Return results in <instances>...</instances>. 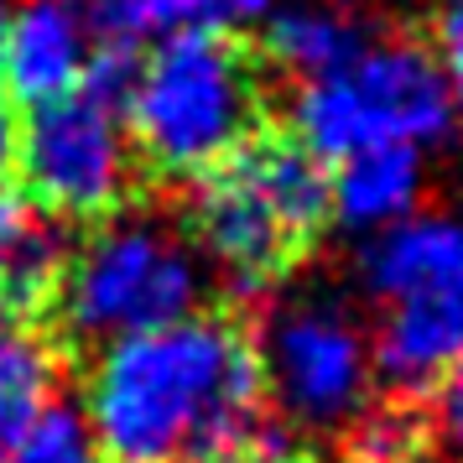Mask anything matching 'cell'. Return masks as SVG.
<instances>
[{"label":"cell","instance_id":"obj_1","mask_svg":"<svg viewBox=\"0 0 463 463\" xmlns=\"http://www.w3.org/2000/svg\"><path fill=\"white\" fill-rule=\"evenodd\" d=\"M84 421L99 463H255L281 453L255 338L224 313L105 344Z\"/></svg>","mask_w":463,"mask_h":463},{"label":"cell","instance_id":"obj_2","mask_svg":"<svg viewBox=\"0 0 463 463\" xmlns=\"http://www.w3.org/2000/svg\"><path fill=\"white\" fill-rule=\"evenodd\" d=\"M328 213L323 162L297 141L250 136L230 162L198 177L193 250L240 297H260L313 250Z\"/></svg>","mask_w":463,"mask_h":463},{"label":"cell","instance_id":"obj_3","mask_svg":"<svg viewBox=\"0 0 463 463\" xmlns=\"http://www.w3.org/2000/svg\"><path fill=\"white\" fill-rule=\"evenodd\" d=\"M260 73L224 32H188L136 58L126 94L130 146L156 177H203L255 136Z\"/></svg>","mask_w":463,"mask_h":463},{"label":"cell","instance_id":"obj_4","mask_svg":"<svg viewBox=\"0 0 463 463\" xmlns=\"http://www.w3.org/2000/svg\"><path fill=\"white\" fill-rule=\"evenodd\" d=\"M359 281L375 297V375L406 396L463 359V213H411L370 234Z\"/></svg>","mask_w":463,"mask_h":463},{"label":"cell","instance_id":"obj_5","mask_svg":"<svg viewBox=\"0 0 463 463\" xmlns=\"http://www.w3.org/2000/svg\"><path fill=\"white\" fill-rule=\"evenodd\" d=\"M130 79H136L130 52H99L89 58L84 79L68 94L32 105L16 167L26 198L52 219H105L109 209L126 203L130 167H136L126 126Z\"/></svg>","mask_w":463,"mask_h":463},{"label":"cell","instance_id":"obj_6","mask_svg":"<svg viewBox=\"0 0 463 463\" xmlns=\"http://www.w3.org/2000/svg\"><path fill=\"white\" fill-rule=\"evenodd\" d=\"M453 130V89L417 43H370L359 58L297 89L292 141L317 162L370 146H427Z\"/></svg>","mask_w":463,"mask_h":463},{"label":"cell","instance_id":"obj_7","mask_svg":"<svg viewBox=\"0 0 463 463\" xmlns=\"http://www.w3.org/2000/svg\"><path fill=\"white\" fill-rule=\"evenodd\" d=\"M203 287L209 266L183 230L162 219H120L105 224L79 255H68L52 302L73 338L120 344L193 317Z\"/></svg>","mask_w":463,"mask_h":463},{"label":"cell","instance_id":"obj_8","mask_svg":"<svg viewBox=\"0 0 463 463\" xmlns=\"http://www.w3.org/2000/svg\"><path fill=\"white\" fill-rule=\"evenodd\" d=\"M255 359H260L266 396L297 427L334 432L364 417V401L375 385L370 338L328 297H292L271 307Z\"/></svg>","mask_w":463,"mask_h":463},{"label":"cell","instance_id":"obj_9","mask_svg":"<svg viewBox=\"0 0 463 463\" xmlns=\"http://www.w3.org/2000/svg\"><path fill=\"white\" fill-rule=\"evenodd\" d=\"M89 37L68 0H22L5 26L0 79L22 105H47L84 79Z\"/></svg>","mask_w":463,"mask_h":463},{"label":"cell","instance_id":"obj_10","mask_svg":"<svg viewBox=\"0 0 463 463\" xmlns=\"http://www.w3.org/2000/svg\"><path fill=\"white\" fill-rule=\"evenodd\" d=\"M421 188H427L421 146H370L338 162V172L328 177V209L344 230L380 234L411 219Z\"/></svg>","mask_w":463,"mask_h":463},{"label":"cell","instance_id":"obj_11","mask_svg":"<svg viewBox=\"0 0 463 463\" xmlns=\"http://www.w3.org/2000/svg\"><path fill=\"white\" fill-rule=\"evenodd\" d=\"M375 43V26L354 16L349 5H323V0H292L276 5L266 22V52L281 73H292L302 84H313L323 73L344 68Z\"/></svg>","mask_w":463,"mask_h":463},{"label":"cell","instance_id":"obj_12","mask_svg":"<svg viewBox=\"0 0 463 463\" xmlns=\"http://www.w3.org/2000/svg\"><path fill=\"white\" fill-rule=\"evenodd\" d=\"M99 52H141L162 47L188 32H219L224 26V0H68Z\"/></svg>","mask_w":463,"mask_h":463},{"label":"cell","instance_id":"obj_13","mask_svg":"<svg viewBox=\"0 0 463 463\" xmlns=\"http://www.w3.org/2000/svg\"><path fill=\"white\" fill-rule=\"evenodd\" d=\"M63 266V234L26 209V198L0 193V313H37L52 302Z\"/></svg>","mask_w":463,"mask_h":463},{"label":"cell","instance_id":"obj_14","mask_svg":"<svg viewBox=\"0 0 463 463\" xmlns=\"http://www.w3.org/2000/svg\"><path fill=\"white\" fill-rule=\"evenodd\" d=\"M58 349L26 323H0V453L26 432V421L52 406Z\"/></svg>","mask_w":463,"mask_h":463},{"label":"cell","instance_id":"obj_15","mask_svg":"<svg viewBox=\"0 0 463 463\" xmlns=\"http://www.w3.org/2000/svg\"><path fill=\"white\" fill-rule=\"evenodd\" d=\"M0 463H99V448H94L84 411L68 401H52L26 421V432L0 453Z\"/></svg>","mask_w":463,"mask_h":463},{"label":"cell","instance_id":"obj_16","mask_svg":"<svg viewBox=\"0 0 463 463\" xmlns=\"http://www.w3.org/2000/svg\"><path fill=\"white\" fill-rule=\"evenodd\" d=\"M432 432H438L442 453L463 463V359L448 364L438 380V406H432Z\"/></svg>","mask_w":463,"mask_h":463},{"label":"cell","instance_id":"obj_17","mask_svg":"<svg viewBox=\"0 0 463 463\" xmlns=\"http://www.w3.org/2000/svg\"><path fill=\"white\" fill-rule=\"evenodd\" d=\"M16 146H22V126H16V115L0 105V183L11 177V167H16Z\"/></svg>","mask_w":463,"mask_h":463},{"label":"cell","instance_id":"obj_18","mask_svg":"<svg viewBox=\"0 0 463 463\" xmlns=\"http://www.w3.org/2000/svg\"><path fill=\"white\" fill-rule=\"evenodd\" d=\"M281 0H224V22H271Z\"/></svg>","mask_w":463,"mask_h":463},{"label":"cell","instance_id":"obj_19","mask_svg":"<svg viewBox=\"0 0 463 463\" xmlns=\"http://www.w3.org/2000/svg\"><path fill=\"white\" fill-rule=\"evenodd\" d=\"M448 89H453V115L463 120V68L458 73H448Z\"/></svg>","mask_w":463,"mask_h":463},{"label":"cell","instance_id":"obj_20","mask_svg":"<svg viewBox=\"0 0 463 463\" xmlns=\"http://www.w3.org/2000/svg\"><path fill=\"white\" fill-rule=\"evenodd\" d=\"M255 463H313V458H302V453H292V448H281V453H271V458H255Z\"/></svg>","mask_w":463,"mask_h":463},{"label":"cell","instance_id":"obj_21","mask_svg":"<svg viewBox=\"0 0 463 463\" xmlns=\"http://www.w3.org/2000/svg\"><path fill=\"white\" fill-rule=\"evenodd\" d=\"M5 26H11V0H0V58H5Z\"/></svg>","mask_w":463,"mask_h":463},{"label":"cell","instance_id":"obj_22","mask_svg":"<svg viewBox=\"0 0 463 463\" xmlns=\"http://www.w3.org/2000/svg\"><path fill=\"white\" fill-rule=\"evenodd\" d=\"M448 5H463V0H448Z\"/></svg>","mask_w":463,"mask_h":463}]
</instances>
